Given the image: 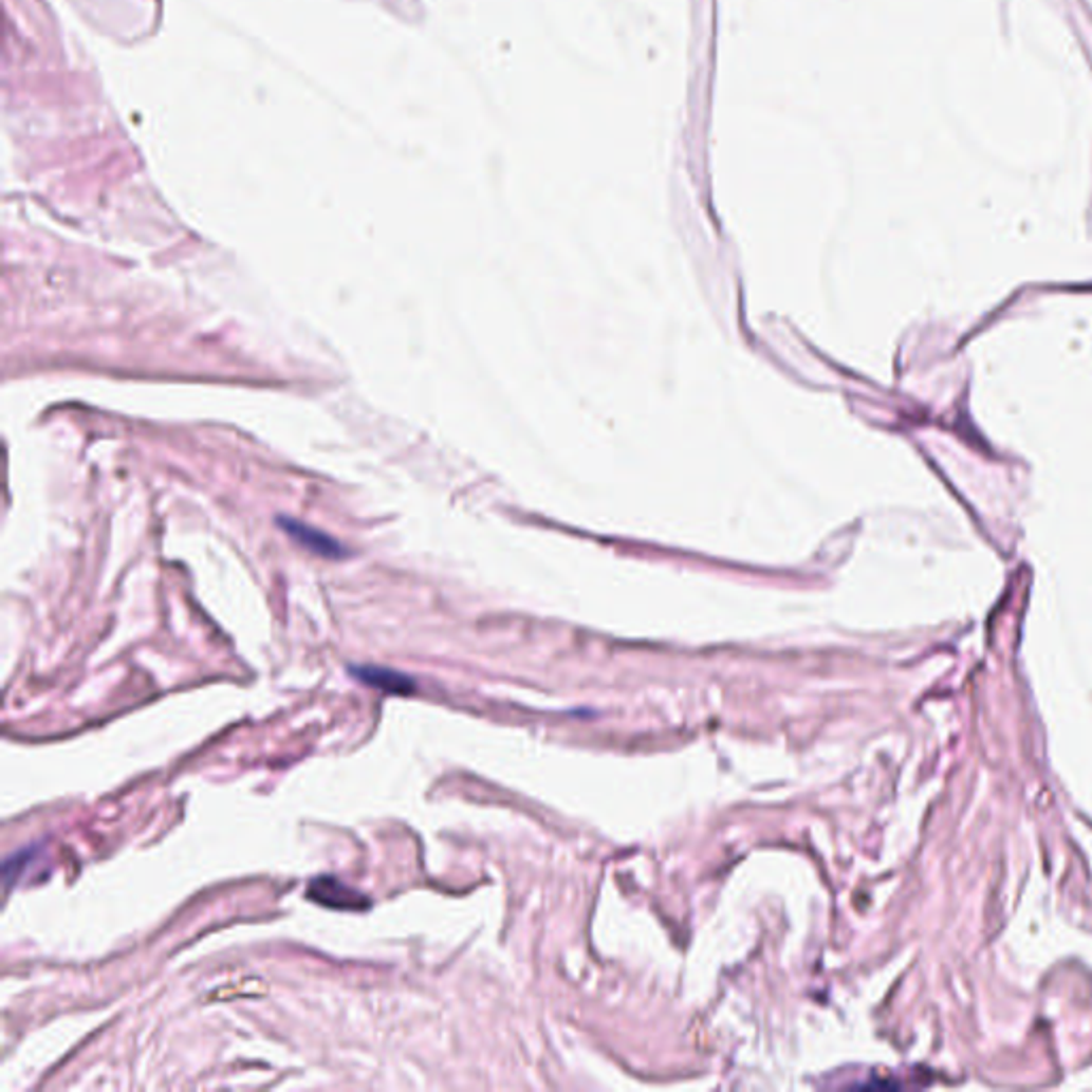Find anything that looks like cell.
Returning <instances> with one entry per match:
<instances>
[{
  "mask_svg": "<svg viewBox=\"0 0 1092 1092\" xmlns=\"http://www.w3.org/2000/svg\"><path fill=\"white\" fill-rule=\"evenodd\" d=\"M308 896L322 907L339 909V911H358V909H368L372 905L366 894H360L354 888L341 884L339 880L327 877V875L312 880V884L308 888Z\"/></svg>",
  "mask_w": 1092,
  "mask_h": 1092,
  "instance_id": "6da1fadb",
  "label": "cell"
},
{
  "mask_svg": "<svg viewBox=\"0 0 1092 1092\" xmlns=\"http://www.w3.org/2000/svg\"><path fill=\"white\" fill-rule=\"evenodd\" d=\"M280 528L295 540L299 542L303 549L320 555V557H327V559H337V557H344V547L333 540L329 534L312 528V525H306L301 521H295V519H284L280 517Z\"/></svg>",
  "mask_w": 1092,
  "mask_h": 1092,
  "instance_id": "7a4b0ae2",
  "label": "cell"
},
{
  "mask_svg": "<svg viewBox=\"0 0 1092 1092\" xmlns=\"http://www.w3.org/2000/svg\"><path fill=\"white\" fill-rule=\"evenodd\" d=\"M350 672L360 681L366 683L368 687H374L378 691H385V693H393V696H408L417 689L414 685V679H410L408 674L400 672V670H393V668H383V666H352Z\"/></svg>",
  "mask_w": 1092,
  "mask_h": 1092,
  "instance_id": "3957f363",
  "label": "cell"
},
{
  "mask_svg": "<svg viewBox=\"0 0 1092 1092\" xmlns=\"http://www.w3.org/2000/svg\"><path fill=\"white\" fill-rule=\"evenodd\" d=\"M37 854V847H29V849H22V852H16L7 863H5V882L7 886L14 884V880L18 875L24 873L26 865L33 860V856Z\"/></svg>",
  "mask_w": 1092,
  "mask_h": 1092,
  "instance_id": "277c9868",
  "label": "cell"
}]
</instances>
